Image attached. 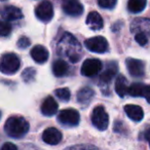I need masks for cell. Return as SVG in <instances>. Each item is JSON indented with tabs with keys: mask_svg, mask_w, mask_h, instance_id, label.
I'll list each match as a JSON object with an SVG mask.
<instances>
[{
	"mask_svg": "<svg viewBox=\"0 0 150 150\" xmlns=\"http://www.w3.org/2000/svg\"><path fill=\"white\" fill-rule=\"evenodd\" d=\"M58 52L66 57L70 62L77 63L81 58V45L78 40L70 33H65L58 43Z\"/></svg>",
	"mask_w": 150,
	"mask_h": 150,
	"instance_id": "6da1fadb",
	"label": "cell"
},
{
	"mask_svg": "<svg viewBox=\"0 0 150 150\" xmlns=\"http://www.w3.org/2000/svg\"><path fill=\"white\" fill-rule=\"evenodd\" d=\"M29 122L21 116H11L4 125V131L11 138H22L29 131Z\"/></svg>",
	"mask_w": 150,
	"mask_h": 150,
	"instance_id": "7a4b0ae2",
	"label": "cell"
},
{
	"mask_svg": "<svg viewBox=\"0 0 150 150\" xmlns=\"http://www.w3.org/2000/svg\"><path fill=\"white\" fill-rule=\"evenodd\" d=\"M20 66H21V62L19 57L13 52L4 54L1 58L0 69H1V72L4 74H13L19 70Z\"/></svg>",
	"mask_w": 150,
	"mask_h": 150,
	"instance_id": "3957f363",
	"label": "cell"
},
{
	"mask_svg": "<svg viewBox=\"0 0 150 150\" xmlns=\"http://www.w3.org/2000/svg\"><path fill=\"white\" fill-rule=\"evenodd\" d=\"M92 122L99 131H105L109 125V116L103 106H97L93 110Z\"/></svg>",
	"mask_w": 150,
	"mask_h": 150,
	"instance_id": "277c9868",
	"label": "cell"
},
{
	"mask_svg": "<svg viewBox=\"0 0 150 150\" xmlns=\"http://www.w3.org/2000/svg\"><path fill=\"white\" fill-rule=\"evenodd\" d=\"M58 119L62 125H69V127H75L79 123L80 115L77 110L72 108L64 109L58 115Z\"/></svg>",
	"mask_w": 150,
	"mask_h": 150,
	"instance_id": "5b68a950",
	"label": "cell"
},
{
	"mask_svg": "<svg viewBox=\"0 0 150 150\" xmlns=\"http://www.w3.org/2000/svg\"><path fill=\"white\" fill-rule=\"evenodd\" d=\"M84 45L88 50L97 54H104L108 50V41L103 36H96V37L88 38L84 42Z\"/></svg>",
	"mask_w": 150,
	"mask_h": 150,
	"instance_id": "8992f818",
	"label": "cell"
},
{
	"mask_svg": "<svg viewBox=\"0 0 150 150\" xmlns=\"http://www.w3.org/2000/svg\"><path fill=\"white\" fill-rule=\"evenodd\" d=\"M35 15L38 20L42 22H50L54 17V7L52 2L44 0L37 5L35 8Z\"/></svg>",
	"mask_w": 150,
	"mask_h": 150,
	"instance_id": "52a82bcc",
	"label": "cell"
},
{
	"mask_svg": "<svg viewBox=\"0 0 150 150\" xmlns=\"http://www.w3.org/2000/svg\"><path fill=\"white\" fill-rule=\"evenodd\" d=\"M102 69V62L98 59H88L83 62L81 66V72L82 75L88 76V77H92L97 75Z\"/></svg>",
	"mask_w": 150,
	"mask_h": 150,
	"instance_id": "ba28073f",
	"label": "cell"
},
{
	"mask_svg": "<svg viewBox=\"0 0 150 150\" xmlns=\"http://www.w3.org/2000/svg\"><path fill=\"white\" fill-rule=\"evenodd\" d=\"M125 65L129 73L134 76V77H141L144 75L145 72V65L141 60H137V59L133 58H127L125 61Z\"/></svg>",
	"mask_w": 150,
	"mask_h": 150,
	"instance_id": "9c48e42d",
	"label": "cell"
},
{
	"mask_svg": "<svg viewBox=\"0 0 150 150\" xmlns=\"http://www.w3.org/2000/svg\"><path fill=\"white\" fill-rule=\"evenodd\" d=\"M62 7L67 15L72 17H78L83 13V6L78 0H64Z\"/></svg>",
	"mask_w": 150,
	"mask_h": 150,
	"instance_id": "30bf717a",
	"label": "cell"
},
{
	"mask_svg": "<svg viewBox=\"0 0 150 150\" xmlns=\"http://www.w3.org/2000/svg\"><path fill=\"white\" fill-rule=\"evenodd\" d=\"M42 140L46 144L57 145L62 141V134L54 127H48L42 134Z\"/></svg>",
	"mask_w": 150,
	"mask_h": 150,
	"instance_id": "8fae6325",
	"label": "cell"
},
{
	"mask_svg": "<svg viewBox=\"0 0 150 150\" xmlns=\"http://www.w3.org/2000/svg\"><path fill=\"white\" fill-rule=\"evenodd\" d=\"M2 19L5 21H16V20H20L23 18V13L19 7L13 6V5H8V6H5L2 9Z\"/></svg>",
	"mask_w": 150,
	"mask_h": 150,
	"instance_id": "7c38bea8",
	"label": "cell"
},
{
	"mask_svg": "<svg viewBox=\"0 0 150 150\" xmlns=\"http://www.w3.org/2000/svg\"><path fill=\"white\" fill-rule=\"evenodd\" d=\"M31 57L38 64H44L48 60V50L42 45H35L31 50Z\"/></svg>",
	"mask_w": 150,
	"mask_h": 150,
	"instance_id": "4fadbf2b",
	"label": "cell"
},
{
	"mask_svg": "<svg viewBox=\"0 0 150 150\" xmlns=\"http://www.w3.org/2000/svg\"><path fill=\"white\" fill-rule=\"evenodd\" d=\"M86 25L94 31L101 30L104 26V22L101 15L97 11H91L86 18Z\"/></svg>",
	"mask_w": 150,
	"mask_h": 150,
	"instance_id": "5bb4252c",
	"label": "cell"
},
{
	"mask_svg": "<svg viewBox=\"0 0 150 150\" xmlns=\"http://www.w3.org/2000/svg\"><path fill=\"white\" fill-rule=\"evenodd\" d=\"M58 111V103L52 97H47L41 105V112L45 116H52Z\"/></svg>",
	"mask_w": 150,
	"mask_h": 150,
	"instance_id": "9a60e30c",
	"label": "cell"
},
{
	"mask_svg": "<svg viewBox=\"0 0 150 150\" xmlns=\"http://www.w3.org/2000/svg\"><path fill=\"white\" fill-rule=\"evenodd\" d=\"M118 70V66L115 62H110L107 64V67L100 75V80L104 83H108L109 81H111L113 77L117 73Z\"/></svg>",
	"mask_w": 150,
	"mask_h": 150,
	"instance_id": "2e32d148",
	"label": "cell"
},
{
	"mask_svg": "<svg viewBox=\"0 0 150 150\" xmlns=\"http://www.w3.org/2000/svg\"><path fill=\"white\" fill-rule=\"evenodd\" d=\"M125 111L127 115L134 121H141L143 119V109L137 105H125Z\"/></svg>",
	"mask_w": 150,
	"mask_h": 150,
	"instance_id": "e0dca14e",
	"label": "cell"
},
{
	"mask_svg": "<svg viewBox=\"0 0 150 150\" xmlns=\"http://www.w3.org/2000/svg\"><path fill=\"white\" fill-rule=\"evenodd\" d=\"M133 32H143L145 34H150V20L147 19H136L131 26Z\"/></svg>",
	"mask_w": 150,
	"mask_h": 150,
	"instance_id": "ac0fdd59",
	"label": "cell"
},
{
	"mask_svg": "<svg viewBox=\"0 0 150 150\" xmlns=\"http://www.w3.org/2000/svg\"><path fill=\"white\" fill-rule=\"evenodd\" d=\"M129 88L127 78L122 75H119L115 80V92L117 93V95L121 98L125 97V95L129 94Z\"/></svg>",
	"mask_w": 150,
	"mask_h": 150,
	"instance_id": "d6986e66",
	"label": "cell"
},
{
	"mask_svg": "<svg viewBox=\"0 0 150 150\" xmlns=\"http://www.w3.org/2000/svg\"><path fill=\"white\" fill-rule=\"evenodd\" d=\"M94 95H95V92L91 88H88V86L82 88L81 90H79L77 93V101L79 102V104L86 105V104H88V102L93 99Z\"/></svg>",
	"mask_w": 150,
	"mask_h": 150,
	"instance_id": "ffe728a7",
	"label": "cell"
},
{
	"mask_svg": "<svg viewBox=\"0 0 150 150\" xmlns=\"http://www.w3.org/2000/svg\"><path fill=\"white\" fill-rule=\"evenodd\" d=\"M68 65L65 61L63 60H57L52 64V73L56 75L57 77L64 76L68 73Z\"/></svg>",
	"mask_w": 150,
	"mask_h": 150,
	"instance_id": "44dd1931",
	"label": "cell"
},
{
	"mask_svg": "<svg viewBox=\"0 0 150 150\" xmlns=\"http://www.w3.org/2000/svg\"><path fill=\"white\" fill-rule=\"evenodd\" d=\"M147 4V0H129L127 8L131 13H139L144 11Z\"/></svg>",
	"mask_w": 150,
	"mask_h": 150,
	"instance_id": "7402d4cb",
	"label": "cell"
},
{
	"mask_svg": "<svg viewBox=\"0 0 150 150\" xmlns=\"http://www.w3.org/2000/svg\"><path fill=\"white\" fill-rule=\"evenodd\" d=\"M146 84L135 82L129 88V94L132 97H143L144 96V90H145Z\"/></svg>",
	"mask_w": 150,
	"mask_h": 150,
	"instance_id": "603a6c76",
	"label": "cell"
},
{
	"mask_svg": "<svg viewBox=\"0 0 150 150\" xmlns=\"http://www.w3.org/2000/svg\"><path fill=\"white\" fill-rule=\"evenodd\" d=\"M54 94H56V96L58 97L60 100L65 101V102L69 101V99H70V96H71L70 91H69V88H58V90H56Z\"/></svg>",
	"mask_w": 150,
	"mask_h": 150,
	"instance_id": "cb8c5ba5",
	"label": "cell"
},
{
	"mask_svg": "<svg viewBox=\"0 0 150 150\" xmlns=\"http://www.w3.org/2000/svg\"><path fill=\"white\" fill-rule=\"evenodd\" d=\"M11 32V24L8 23V22H1V24H0V34H1V36H3V37H5V36L9 35Z\"/></svg>",
	"mask_w": 150,
	"mask_h": 150,
	"instance_id": "d4e9b609",
	"label": "cell"
},
{
	"mask_svg": "<svg viewBox=\"0 0 150 150\" xmlns=\"http://www.w3.org/2000/svg\"><path fill=\"white\" fill-rule=\"evenodd\" d=\"M117 0H98V4L102 8L111 9L116 5Z\"/></svg>",
	"mask_w": 150,
	"mask_h": 150,
	"instance_id": "484cf974",
	"label": "cell"
},
{
	"mask_svg": "<svg viewBox=\"0 0 150 150\" xmlns=\"http://www.w3.org/2000/svg\"><path fill=\"white\" fill-rule=\"evenodd\" d=\"M135 39L140 45L144 46L146 43L148 42V37H147V34L143 33V32H139V33H136L135 36Z\"/></svg>",
	"mask_w": 150,
	"mask_h": 150,
	"instance_id": "4316f807",
	"label": "cell"
},
{
	"mask_svg": "<svg viewBox=\"0 0 150 150\" xmlns=\"http://www.w3.org/2000/svg\"><path fill=\"white\" fill-rule=\"evenodd\" d=\"M34 75H35V70L33 68H28L23 72V78L25 81L29 82L31 79H33Z\"/></svg>",
	"mask_w": 150,
	"mask_h": 150,
	"instance_id": "83f0119b",
	"label": "cell"
},
{
	"mask_svg": "<svg viewBox=\"0 0 150 150\" xmlns=\"http://www.w3.org/2000/svg\"><path fill=\"white\" fill-rule=\"evenodd\" d=\"M30 44H31L30 43V39L28 37H26V36H23V37H21L18 40V46H19V48H21V50L27 48Z\"/></svg>",
	"mask_w": 150,
	"mask_h": 150,
	"instance_id": "f1b7e54d",
	"label": "cell"
},
{
	"mask_svg": "<svg viewBox=\"0 0 150 150\" xmlns=\"http://www.w3.org/2000/svg\"><path fill=\"white\" fill-rule=\"evenodd\" d=\"M66 150H97L96 148L92 147V146H83V145H78V146H73Z\"/></svg>",
	"mask_w": 150,
	"mask_h": 150,
	"instance_id": "f546056e",
	"label": "cell"
},
{
	"mask_svg": "<svg viewBox=\"0 0 150 150\" xmlns=\"http://www.w3.org/2000/svg\"><path fill=\"white\" fill-rule=\"evenodd\" d=\"M1 150H18V147L15 145V144L11 143V142H7V143H4L1 147Z\"/></svg>",
	"mask_w": 150,
	"mask_h": 150,
	"instance_id": "4dcf8cb0",
	"label": "cell"
},
{
	"mask_svg": "<svg viewBox=\"0 0 150 150\" xmlns=\"http://www.w3.org/2000/svg\"><path fill=\"white\" fill-rule=\"evenodd\" d=\"M144 98L146 99L148 103H150V86H146L144 90Z\"/></svg>",
	"mask_w": 150,
	"mask_h": 150,
	"instance_id": "1f68e13d",
	"label": "cell"
},
{
	"mask_svg": "<svg viewBox=\"0 0 150 150\" xmlns=\"http://www.w3.org/2000/svg\"><path fill=\"white\" fill-rule=\"evenodd\" d=\"M145 138H146V140H147V141H148V143H149V145H150V129H148L147 132H146Z\"/></svg>",
	"mask_w": 150,
	"mask_h": 150,
	"instance_id": "d6a6232c",
	"label": "cell"
}]
</instances>
